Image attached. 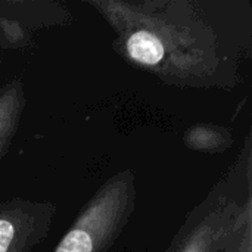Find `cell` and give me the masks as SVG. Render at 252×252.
<instances>
[{"mask_svg":"<svg viewBox=\"0 0 252 252\" xmlns=\"http://www.w3.org/2000/svg\"><path fill=\"white\" fill-rule=\"evenodd\" d=\"M223 252H252V213L233 232Z\"/></svg>","mask_w":252,"mask_h":252,"instance_id":"8","label":"cell"},{"mask_svg":"<svg viewBox=\"0 0 252 252\" xmlns=\"http://www.w3.org/2000/svg\"><path fill=\"white\" fill-rule=\"evenodd\" d=\"M114 32L112 49L159 81L183 89L232 90L242 49L217 24L208 1L89 0Z\"/></svg>","mask_w":252,"mask_h":252,"instance_id":"1","label":"cell"},{"mask_svg":"<svg viewBox=\"0 0 252 252\" xmlns=\"http://www.w3.org/2000/svg\"><path fill=\"white\" fill-rule=\"evenodd\" d=\"M1 65H3V59L0 58V68H1Z\"/></svg>","mask_w":252,"mask_h":252,"instance_id":"9","label":"cell"},{"mask_svg":"<svg viewBox=\"0 0 252 252\" xmlns=\"http://www.w3.org/2000/svg\"><path fill=\"white\" fill-rule=\"evenodd\" d=\"M56 204L30 198L0 202V252H35L49 236Z\"/></svg>","mask_w":252,"mask_h":252,"instance_id":"4","label":"cell"},{"mask_svg":"<svg viewBox=\"0 0 252 252\" xmlns=\"http://www.w3.org/2000/svg\"><path fill=\"white\" fill-rule=\"evenodd\" d=\"M25 106L27 96L22 78L13 77L0 87V162L18 133Z\"/></svg>","mask_w":252,"mask_h":252,"instance_id":"6","label":"cell"},{"mask_svg":"<svg viewBox=\"0 0 252 252\" xmlns=\"http://www.w3.org/2000/svg\"><path fill=\"white\" fill-rule=\"evenodd\" d=\"M183 145L193 151V152H202V154H224L227 152L233 143V133L230 128L210 124V123H201L189 127L183 137Z\"/></svg>","mask_w":252,"mask_h":252,"instance_id":"7","label":"cell"},{"mask_svg":"<svg viewBox=\"0 0 252 252\" xmlns=\"http://www.w3.org/2000/svg\"><path fill=\"white\" fill-rule=\"evenodd\" d=\"M252 213V142L247 136L236 162L186 216L165 252H223Z\"/></svg>","mask_w":252,"mask_h":252,"instance_id":"2","label":"cell"},{"mask_svg":"<svg viewBox=\"0 0 252 252\" xmlns=\"http://www.w3.org/2000/svg\"><path fill=\"white\" fill-rule=\"evenodd\" d=\"M133 170L111 176L81 208L53 252H106L134 214L137 183Z\"/></svg>","mask_w":252,"mask_h":252,"instance_id":"3","label":"cell"},{"mask_svg":"<svg viewBox=\"0 0 252 252\" xmlns=\"http://www.w3.org/2000/svg\"><path fill=\"white\" fill-rule=\"evenodd\" d=\"M72 18L56 1L0 0V49H24L37 30L66 25Z\"/></svg>","mask_w":252,"mask_h":252,"instance_id":"5","label":"cell"}]
</instances>
